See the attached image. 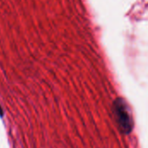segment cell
Returning a JSON list of instances; mask_svg holds the SVG:
<instances>
[{
  "label": "cell",
  "instance_id": "cell-1",
  "mask_svg": "<svg viewBox=\"0 0 148 148\" xmlns=\"http://www.w3.org/2000/svg\"><path fill=\"white\" fill-rule=\"evenodd\" d=\"M113 112L121 132L124 134H129L134 128V119L126 101L122 98L116 99L114 102Z\"/></svg>",
  "mask_w": 148,
  "mask_h": 148
}]
</instances>
